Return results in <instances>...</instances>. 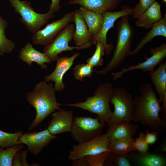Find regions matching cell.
<instances>
[{
  "instance_id": "cell-15",
  "label": "cell",
  "mask_w": 166,
  "mask_h": 166,
  "mask_svg": "<svg viewBox=\"0 0 166 166\" xmlns=\"http://www.w3.org/2000/svg\"><path fill=\"white\" fill-rule=\"evenodd\" d=\"M51 117L47 129L51 134L56 135L71 132L74 118L72 111L60 108L53 112Z\"/></svg>"
},
{
  "instance_id": "cell-23",
  "label": "cell",
  "mask_w": 166,
  "mask_h": 166,
  "mask_svg": "<svg viewBox=\"0 0 166 166\" xmlns=\"http://www.w3.org/2000/svg\"><path fill=\"white\" fill-rule=\"evenodd\" d=\"M149 76L159 94L158 101L160 104L166 93V61L160 63L157 69L150 72Z\"/></svg>"
},
{
  "instance_id": "cell-2",
  "label": "cell",
  "mask_w": 166,
  "mask_h": 166,
  "mask_svg": "<svg viewBox=\"0 0 166 166\" xmlns=\"http://www.w3.org/2000/svg\"><path fill=\"white\" fill-rule=\"evenodd\" d=\"M55 92L52 84H47L44 81L37 85L33 91L26 94L27 101L36 111L35 117L28 128L29 130L38 126L52 113L60 109L59 106L62 104L57 102Z\"/></svg>"
},
{
  "instance_id": "cell-20",
  "label": "cell",
  "mask_w": 166,
  "mask_h": 166,
  "mask_svg": "<svg viewBox=\"0 0 166 166\" xmlns=\"http://www.w3.org/2000/svg\"><path fill=\"white\" fill-rule=\"evenodd\" d=\"M157 36L166 37V14L159 21L155 23L151 30L141 38L136 46L131 50L130 55H136L148 43Z\"/></svg>"
},
{
  "instance_id": "cell-21",
  "label": "cell",
  "mask_w": 166,
  "mask_h": 166,
  "mask_svg": "<svg viewBox=\"0 0 166 166\" xmlns=\"http://www.w3.org/2000/svg\"><path fill=\"white\" fill-rule=\"evenodd\" d=\"M162 17L160 6L157 2L155 1L137 18L136 25L137 26L148 29L152 28L155 23Z\"/></svg>"
},
{
  "instance_id": "cell-36",
  "label": "cell",
  "mask_w": 166,
  "mask_h": 166,
  "mask_svg": "<svg viewBox=\"0 0 166 166\" xmlns=\"http://www.w3.org/2000/svg\"><path fill=\"white\" fill-rule=\"evenodd\" d=\"M158 133V132L155 131L149 132L148 130H147L145 135V138L147 143L151 145L154 144L157 140Z\"/></svg>"
},
{
  "instance_id": "cell-6",
  "label": "cell",
  "mask_w": 166,
  "mask_h": 166,
  "mask_svg": "<svg viewBox=\"0 0 166 166\" xmlns=\"http://www.w3.org/2000/svg\"><path fill=\"white\" fill-rule=\"evenodd\" d=\"M114 106L112 117L107 124L122 121H133L136 110V105L132 95L123 87L114 88L110 100Z\"/></svg>"
},
{
  "instance_id": "cell-26",
  "label": "cell",
  "mask_w": 166,
  "mask_h": 166,
  "mask_svg": "<svg viewBox=\"0 0 166 166\" xmlns=\"http://www.w3.org/2000/svg\"><path fill=\"white\" fill-rule=\"evenodd\" d=\"M8 22L0 16V55H3L5 53H9L15 48V45L11 40L7 38L5 34V30Z\"/></svg>"
},
{
  "instance_id": "cell-25",
  "label": "cell",
  "mask_w": 166,
  "mask_h": 166,
  "mask_svg": "<svg viewBox=\"0 0 166 166\" xmlns=\"http://www.w3.org/2000/svg\"><path fill=\"white\" fill-rule=\"evenodd\" d=\"M133 138L127 137L110 140L108 148L111 152L117 155H123L135 151L133 146Z\"/></svg>"
},
{
  "instance_id": "cell-22",
  "label": "cell",
  "mask_w": 166,
  "mask_h": 166,
  "mask_svg": "<svg viewBox=\"0 0 166 166\" xmlns=\"http://www.w3.org/2000/svg\"><path fill=\"white\" fill-rule=\"evenodd\" d=\"M79 9L89 33L96 42V37L100 32L103 23L102 14L96 13L81 6Z\"/></svg>"
},
{
  "instance_id": "cell-9",
  "label": "cell",
  "mask_w": 166,
  "mask_h": 166,
  "mask_svg": "<svg viewBox=\"0 0 166 166\" xmlns=\"http://www.w3.org/2000/svg\"><path fill=\"white\" fill-rule=\"evenodd\" d=\"M73 19V11L65 13L61 18L48 24L44 28L34 33L32 37L33 43L45 46L49 45Z\"/></svg>"
},
{
  "instance_id": "cell-40",
  "label": "cell",
  "mask_w": 166,
  "mask_h": 166,
  "mask_svg": "<svg viewBox=\"0 0 166 166\" xmlns=\"http://www.w3.org/2000/svg\"><path fill=\"white\" fill-rule=\"evenodd\" d=\"M162 1H163V2L164 3H166V0H162Z\"/></svg>"
},
{
  "instance_id": "cell-27",
  "label": "cell",
  "mask_w": 166,
  "mask_h": 166,
  "mask_svg": "<svg viewBox=\"0 0 166 166\" xmlns=\"http://www.w3.org/2000/svg\"><path fill=\"white\" fill-rule=\"evenodd\" d=\"M22 133L21 131L11 133L0 129V148L2 149L7 148L21 144L19 140Z\"/></svg>"
},
{
  "instance_id": "cell-17",
  "label": "cell",
  "mask_w": 166,
  "mask_h": 166,
  "mask_svg": "<svg viewBox=\"0 0 166 166\" xmlns=\"http://www.w3.org/2000/svg\"><path fill=\"white\" fill-rule=\"evenodd\" d=\"M74 11V19L75 30L73 40L76 46H80L92 42L96 44L89 33L79 9Z\"/></svg>"
},
{
  "instance_id": "cell-32",
  "label": "cell",
  "mask_w": 166,
  "mask_h": 166,
  "mask_svg": "<svg viewBox=\"0 0 166 166\" xmlns=\"http://www.w3.org/2000/svg\"><path fill=\"white\" fill-rule=\"evenodd\" d=\"M128 154L119 155L110 152L106 163L107 165L113 164L117 166H131V165L129 161Z\"/></svg>"
},
{
  "instance_id": "cell-13",
  "label": "cell",
  "mask_w": 166,
  "mask_h": 166,
  "mask_svg": "<svg viewBox=\"0 0 166 166\" xmlns=\"http://www.w3.org/2000/svg\"><path fill=\"white\" fill-rule=\"evenodd\" d=\"M57 138L56 135L51 134L46 129L39 132H27L22 133L19 141L26 144L28 150L34 155H38L42 149Z\"/></svg>"
},
{
  "instance_id": "cell-31",
  "label": "cell",
  "mask_w": 166,
  "mask_h": 166,
  "mask_svg": "<svg viewBox=\"0 0 166 166\" xmlns=\"http://www.w3.org/2000/svg\"><path fill=\"white\" fill-rule=\"evenodd\" d=\"M110 152H105L85 157L89 166H102L105 165Z\"/></svg>"
},
{
  "instance_id": "cell-4",
  "label": "cell",
  "mask_w": 166,
  "mask_h": 166,
  "mask_svg": "<svg viewBox=\"0 0 166 166\" xmlns=\"http://www.w3.org/2000/svg\"><path fill=\"white\" fill-rule=\"evenodd\" d=\"M117 43L112 57L105 68L96 71L97 74H107L118 67L130 55L134 31L129 23V15L120 18L117 24Z\"/></svg>"
},
{
  "instance_id": "cell-5",
  "label": "cell",
  "mask_w": 166,
  "mask_h": 166,
  "mask_svg": "<svg viewBox=\"0 0 166 166\" xmlns=\"http://www.w3.org/2000/svg\"><path fill=\"white\" fill-rule=\"evenodd\" d=\"M14 12L19 14L21 18L19 20L30 33L34 34L50 19L55 17L54 12L49 10L45 14L36 12L30 3L25 1L8 0Z\"/></svg>"
},
{
  "instance_id": "cell-38",
  "label": "cell",
  "mask_w": 166,
  "mask_h": 166,
  "mask_svg": "<svg viewBox=\"0 0 166 166\" xmlns=\"http://www.w3.org/2000/svg\"><path fill=\"white\" fill-rule=\"evenodd\" d=\"M60 0H51V2L49 6V9L55 12L58 11L60 9Z\"/></svg>"
},
{
  "instance_id": "cell-8",
  "label": "cell",
  "mask_w": 166,
  "mask_h": 166,
  "mask_svg": "<svg viewBox=\"0 0 166 166\" xmlns=\"http://www.w3.org/2000/svg\"><path fill=\"white\" fill-rule=\"evenodd\" d=\"M75 30V25L68 24L55 38L52 42L44 47L43 53L52 61H56L58 55L63 52L71 51L76 49H84L94 45L92 42L80 46H70L69 43L73 38Z\"/></svg>"
},
{
  "instance_id": "cell-34",
  "label": "cell",
  "mask_w": 166,
  "mask_h": 166,
  "mask_svg": "<svg viewBox=\"0 0 166 166\" xmlns=\"http://www.w3.org/2000/svg\"><path fill=\"white\" fill-rule=\"evenodd\" d=\"M155 1L156 0H139L138 3L133 8V17L137 18Z\"/></svg>"
},
{
  "instance_id": "cell-12",
  "label": "cell",
  "mask_w": 166,
  "mask_h": 166,
  "mask_svg": "<svg viewBox=\"0 0 166 166\" xmlns=\"http://www.w3.org/2000/svg\"><path fill=\"white\" fill-rule=\"evenodd\" d=\"M132 13L133 8L125 6L120 11H106L102 14L104 17L103 23L100 32L96 37V41L101 42L104 45L107 55L110 54L114 47L112 43L108 44L107 42V35L109 31L113 26L115 22L118 18L124 15H132Z\"/></svg>"
},
{
  "instance_id": "cell-28",
  "label": "cell",
  "mask_w": 166,
  "mask_h": 166,
  "mask_svg": "<svg viewBox=\"0 0 166 166\" xmlns=\"http://www.w3.org/2000/svg\"><path fill=\"white\" fill-rule=\"evenodd\" d=\"M24 147L23 145L21 144L5 149L0 148V166H12V160L14 155Z\"/></svg>"
},
{
  "instance_id": "cell-37",
  "label": "cell",
  "mask_w": 166,
  "mask_h": 166,
  "mask_svg": "<svg viewBox=\"0 0 166 166\" xmlns=\"http://www.w3.org/2000/svg\"><path fill=\"white\" fill-rule=\"evenodd\" d=\"M72 165L73 166H89L85 156L73 160Z\"/></svg>"
},
{
  "instance_id": "cell-10",
  "label": "cell",
  "mask_w": 166,
  "mask_h": 166,
  "mask_svg": "<svg viewBox=\"0 0 166 166\" xmlns=\"http://www.w3.org/2000/svg\"><path fill=\"white\" fill-rule=\"evenodd\" d=\"M109 141L105 133L101 134L88 141L74 145L68 155L69 158L74 160L87 156L105 152H111L108 148Z\"/></svg>"
},
{
  "instance_id": "cell-29",
  "label": "cell",
  "mask_w": 166,
  "mask_h": 166,
  "mask_svg": "<svg viewBox=\"0 0 166 166\" xmlns=\"http://www.w3.org/2000/svg\"><path fill=\"white\" fill-rule=\"evenodd\" d=\"M95 45L96 48L94 53L91 57L88 58L86 60L87 63L94 67L103 65L104 60L102 57L105 52V47L101 43L97 41Z\"/></svg>"
},
{
  "instance_id": "cell-30",
  "label": "cell",
  "mask_w": 166,
  "mask_h": 166,
  "mask_svg": "<svg viewBox=\"0 0 166 166\" xmlns=\"http://www.w3.org/2000/svg\"><path fill=\"white\" fill-rule=\"evenodd\" d=\"M94 70V67L88 63L79 64L73 68V74L76 79L82 81L84 77H91Z\"/></svg>"
},
{
  "instance_id": "cell-7",
  "label": "cell",
  "mask_w": 166,
  "mask_h": 166,
  "mask_svg": "<svg viewBox=\"0 0 166 166\" xmlns=\"http://www.w3.org/2000/svg\"><path fill=\"white\" fill-rule=\"evenodd\" d=\"M105 126L97 117L77 116L74 118L71 136L78 143L86 142L101 135Z\"/></svg>"
},
{
  "instance_id": "cell-3",
  "label": "cell",
  "mask_w": 166,
  "mask_h": 166,
  "mask_svg": "<svg viewBox=\"0 0 166 166\" xmlns=\"http://www.w3.org/2000/svg\"><path fill=\"white\" fill-rule=\"evenodd\" d=\"M114 89L111 83H102L98 85L94 90L93 95L86 98L85 101L62 105L81 108L96 114L100 122H106L108 124L113 115L109 107V102Z\"/></svg>"
},
{
  "instance_id": "cell-24",
  "label": "cell",
  "mask_w": 166,
  "mask_h": 166,
  "mask_svg": "<svg viewBox=\"0 0 166 166\" xmlns=\"http://www.w3.org/2000/svg\"><path fill=\"white\" fill-rule=\"evenodd\" d=\"M129 159L142 166H165L166 160L162 156L149 152L145 154L134 153L128 154Z\"/></svg>"
},
{
  "instance_id": "cell-33",
  "label": "cell",
  "mask_w": 166,
  "mask_h": 166,
  "mask_svg": "<svg viewBox=\"0 0 166 166\" xmlns=\"http://www.w3.org/2000/svg\"><path fill=\"white\" fill-rule=\"evenodd\" d=\"M133 146L135 150H137L140 154L148 153L149 144L146 142L145 138V135L142 132H140L138 137L134 140Z\"/></svg>"
},
{
  "instance_id": "cell-35",
  "label": "cell",
  "mask_w": 166,
  "mask_h": 166,
  "mask_svg": "<svg viewBox=\"0 0 166 166\" xmlns=\"http://www.w3.org/2000/svg\"><path fill=\"white\" fill-rule=\"evenodd\" d=\"M28 150L17 151L14 155L12 162V166H29L26 161V157Z\"/></svg>"
},
{
  "instance_id": "cell-14",
  "label": "cell",
  "mask_w": 166,
  "mask_h": 166,
  "mask_svg": "<svg viewBox=\"0 0 166 166\" xmlns=\"http://www.w3.org/2000/svg\"><path fill=\"white\" fill-rule=\"evenodd\" d=\"M80 53L77 52L70 57L67 56L58 57L56 60L57 64L53 71L45 77L46 82L50 81L55 82L54 88L56 91L61 92L65 88L63 82V77L65 74L68 71L73 64L75 59Z\"/></svg>"
},
{
  "instance_id": "cell-39",
  "label": "cell",
  "mask_w": 166,
  "mask_h": 166,
  "mask_svg": "<svg viewBox=\"0 0 166 166\" xmlns=\"http://www.w3.org/2000/svg\"><path fill=\"white\" fill-rule=\"evenodd\" d=\"M163 106L161 107V110L162 112V115L164 120L166 119V93L164 95V98L162 101Z\"/></svg>"
},
{
  "instance_id": "cell-18",
  "label": "cell",
  "mask_w": 166,
  "mask_h": 166,
  "mask_svg": "<svg viewBox=\"0 0 166 166\" xmlns=\"http://www.w3.org/2000/svg\"><path fill=\"white\" fill-rule=\"evenodd\" d=\"M125 121H121L111 125L106 133L110 140L123 138H133L136 134L138 126Z\"/></svg>"
},
{
  "instance_id": "cell-1",
  "label": "cell",
  "mask_w": 166,
  "mask_h": 166,
  "mask_svg": "<svg viewBox=\"0 0 166 166\" xmlns=\"http://www.w3.org/2000/svg\"><path fill=\"white\" fill-rule=\"evenodd\" d=\"M139 91V95L133 98L136 110L133 121L139 122L153 131L164 132L166 129V121L159 117L161 107L152 85L145 83Z\"/></svg>"
},
{
  "instance_id": "cell-19",
  "label": "cell",
  "mask_w": 166,
  "mask_h": 166,
  "mask_svg": "<svg viewBox=\"0 0 166 166\" xmlns=\"http://www.w3.org/2000/svg\"><path fill=\"white\" fill-rule=\"evenodd\" d=\"M19 57L30 66H31L32 62H36L42 69L47 68V65L45 63L51 64L52 62L45 53L35 49L29 42L21 49Z\"/></svg>"
},
{
  "instance_id": "cell-11",
  "label": "cell",
  "mask_w": 166,
  "mask_h": 166,
  "mask_svg": "<svg viewBox=\"0 0 166 166\" xmlns=\"http://www.w3.org/2000/svg\"><path fill=\"white\" fill-rule=\"evenodd\" d=\"M152 56L145 58L146 60L136 65H132L128 67H124L120 71L112 72L111 74L114 80L121 78L127 72L136 69H141L144 72H151L166 57V44H162L158 47L151 48L150 49Z\"/></svg>"
},
{
  "instance_id": "cell-16",
  "label": "cell",
  "mask_w": 166,
  "mask_h": 166,
  "mask_svg": "<svg viewBox=\"0 0 166 166\" xmlns=\"http://www.w3.org/2000/svg\"><path fill=\"white\" fill-rule=\"evenodd\" d=\"M122 0H70L68 5H79L95 13L102 14L117 9Z\"/></svg>"
}]
</instances>
